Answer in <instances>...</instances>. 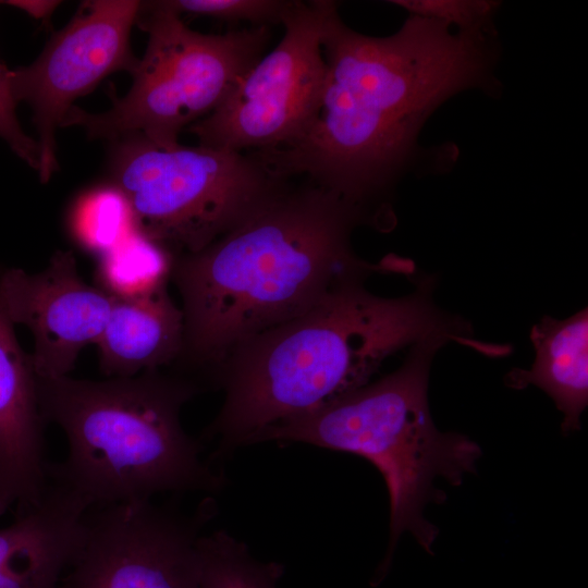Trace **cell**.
Masks as SVG:
<instances>
[{"label":"cell","instance_id":"15","mask_svg":"<svg viewBox=\"0 0 588 588\" xmlns=\"http://www.w3.org/2000/svg\"><path fill=\"white\" fill-rule=\"evenodd\" d=\"M536 357L530 369L511 370L504 378L510 388L532 384L543 390L564 418L563 433L580 429L588 404V310L565 319L544 316L530 330Z\"/></svg>","mask_w":588,"mask_h":588},{"label":"cell","instance_id":"16","mask_svg":"<svg viewBox=\"0 0 588 588\" xmlns=\"http://www.w3.org/2000/svg\"><path fill=\"white\" fill-rule=\"evenodd\" d=\"M173 256L136 230L100 256L98 274L114 297H136L168 282Z\"/></svg>","mask_w":588,"mask_h":588},{"label":"cell","instance_id":"9","mask_svg":"<svg viewBox=\"0 0 588 588\" xmlns=\"http://www.w3.org/2000/svg\"><path fill=\"white\" fill-rule=\"evenodd\" d=\"M212 510L188 516L151 500L88 510L61 588H200L198 542Z\"/></svg>","mask_w":588,"mask_h":588},{"label":"cell","instance_id":"11","mask_svg":"<svg viewBox=\"0 0 588 588\" xmlns=\"http://www.w3.org/2000/svg\"><path fill=\"white\" fill-rule=\"evenodd\" d=\"M0 297L12 323L33 333L38 378L69 376L81 351L97 343L113 303L111 294L81 278L74 255L65 250L56 252L40 272H0Z\"/></svg>","mask_w":588,"mask_h":588},{"label":"cell","instance_id":"12","mask_svg":"<svg viewBox=\"0 0 588 588\" xmlns=\"http://www.w3.org/2000/svg\"><path fill=\"white\" fill-rule=\"evenodd\" d=\"M45 425L32 355L21 347L0 297V516L36 505L48 489Z\"/></svg>","mask_w":588,"mask_h":588},{"label":"cell","instance_id":"21","mask_svg":"<svg viewBox=\"0 0 588 588\" xmlns=\"http://www.w3.org/2000/svg\"><path fill=\"white\" fill-rule=\"evenodd\" d=\"M10 72L0 61V138L20 159L37 171L38 145L36 139L24 132L17 120V102L12 94Z\"/></svg>","mask_w":588,"mask_h":588},{"label":"cell","instance_id":"3","mask_svg":"<svg viewBox=\"0 0 588 588\" xmlns=\"http://www.w3.org/2000/svg\"><path fill=\"white\" fill-rule=\"evenodd\" d=\"M429 280L400 297L344 284L302 315L237 344L220 363L223 405L207 430L217 455L278 422L318 411L369 382L397 351L441 336L483 354L489 344L444 314Z\"/></svg>","mask_w":588,"mask_h":588},{"label":"cell","instance_id":"2","mask_svg":"<svg viewBox=\"0 0 588 588\" xmlns=\"http://www.w3.org/2000/svg\"><path fill=\"white\" fill-rule=\"evenodd\" d=\"M366 213L306 181H285L205 248L175 256L183 301V354L219 366L241 342L291 320L338 287L376 272H405L403 259L370 264L351 246Z\"/></svg>","mask_w":588,"mask_h":588},{"label":"cell","instance_id":"5","mask_svg":"<svg viewBox=\"0 0 588 588\" xmlns=\"http://www.w3.org/2000/svg\"><path fill=\"white\" fill-rule=\"evenodd\" d=\"M449 342L434 336L412 345L393 372L318 411L272 425L254 441L313 444L359 455L376 466L389 491L391 534L379 579L405 531L432 554L439 530L424 517V509L429 502L445 501V493L433 481L440 477L461 486L466 474L476 471L482 454L475 441L441 432L431 418L430 366L438 350Z\"/></svg>","mask_w":588,"mask_h":588},{"label":"cell","instance_id":"19","mask_svg":"<svg viewBox=\"0 0 588 588\" xmlns=\"http://www.w3.org/2000/svg\"><path fill=\"white\" fill-rule=\"evenodd\" d=\"M390 3L463 33H493V17L501 2L494 0H392Z\"/></svg>","mask_w":588,"mask_h":588},{"label":"cell","instance_id":"6","mask_svg":"<svg viewBox=\"0 0 588 588\" xmlns=\"http://www.w3.org/2000/svg\"><path fill=\"white\" fill-rule=\"evenodd\" d=\"M136 22L148 44L126 95L113 97L100 113L73 106L62 127L77 126L89 138L110 142L140 135L161 146L176 145L180 133L212 112L262 57L270 38L268 26L221 35L196 32L166 1L142 2Z\"/></svg>","mask_w":588,"mask_h":588},{"label":"cell","instance_id":"22","mask_svg":"<svg viewBox=\"0 0 588 588\" xmlns=\"http://www.w3.org/2000/svg\"><path fill=\"white\" fill-rule=\"evenodd\" d=\"M4 3L23 10L36 20H48L61 2L54 0H13Z\"/></svg>","mask_w":588,"mask_h":588},{"label":"cell","instance_id":"1","mask_svg":"<svg viewBox=\"0 0 588 588\" xmlns=\"http://www.w3.org/2000/svg\"><path fill=\"white\" fill-rule=\"evenodd\" d=\"M494 35L409 15L394 34L368 36L350 28L335 4L307 125L291 143L254 154L275 177H304L366 212L408 167L438 107L468 89L497 90Z\"/></svg>","mask_w":588,"mask_h":588},{"label":"cell","instance_id":"14","mask_svg":"<svg viewBox=\"0 0 588 588\" xmlns=\"http://www.w3.org/2000/svg\"><path fill=\"white\" fill-rule=\"evenodd\" d=\"M96 345L105 376L133 377L172 363L184 348V316L167 283L136 297H114Z\"/></svg>","mask_w":588,"mask_h":588},{"label":"cell","instance_id":"17","mask_svg":"<svg viewBox=\"0 0 588 588\" xmlns=\"http://www.w3.org/2000/svg\"><path fill=\"white\" fill-rule=\"evenodd\" d=\"M200 588H277L284 567L261 562L223 530L203 535L198 542Z\"/></svg>","mask_w":588,"mask_h":588},{"label":"cell","instance_id":"7","mask_svg":"<svg viewBox=\"0 0 588 588\" xmlns=\"http://www.w3.org/2000/svg\"><path fill=\"white\" fill-rule=\"evenodd\" d=\"M111 144V185L126 198L135 230L173 258L208 246L285 181L253 152L161 146L140 135Z\"/></svg>","mask_w":588,"mask_h":588},{"label":"cell","instance_id":"10","mask_svg":"<svg viewBox=\"0 0 588 588\" xmlns=\"http://www.w3.org/2000/svg\"><path fill=\"white\" fill-rule=\"evenodd\" d=\"M140 1H85L54 33L29 65L11 70L12 94L33 111L38 139V176L48 182L58 169L57 131L78 97L114 72L133 74L138 59L130 36Z\"/></svg>","mask_w":588,"mask_h":588},{"label":"cell","instance_id":"20","mask_svg":"<svg viewBox=\"0 0 588 588\" xmlns=\"http://www.w3.org/2000/svg\"><path fill=\"white\" fill-rule=\"evenodd\" d=\"M179 15L209 16L222 21H248L256 26L280 23L292 1L284 0H168Z\"/></svg>","mask_w":588,"mask_h":588},{"label":"cell","instance_id":"13","mask_svg":"<svg viewBox=\"0 0 588 588\" xmlns=\"http://www.w3.org/2000/svg\"><path fill=\"white\" fill-rule=\"evenodd\" d=\"M88 506L49 482L39 503L0 528V588H61L84 532Z\"/></svg>","mask_w":588,"mask_h":588},{"label":"cell","instance_id":"8","mask_svg":"<svg viewBox=\"0 0 588 588\" xmlns=\"http://www.w3.org/2000/svg\"><path fill=\"white\" fill-rule=\"evenodd\" d=\"M336 3L292 1L279 44L234 84L208 115L188 127L198 145L265 151L294 140L307 125L322 87V36Z\"/></svg>","mask_w":588,"mask_h":588},{"label":"cell","instance_id":"18","mask_svg":"<svg viewBox=\"0 0 588 588\" xmlns=\"http://www.w3.org/2000/svg\"><path fill=\"white\" fill-rule=\"evenodd\" d=\"M72 230L85 248L101 256L135 228L126 198L109 185L94 188L78 199L72 213Z\"/></svg>","mask_w":588,"mask_h":588},{"label":"cell","instance_id":"4","mask_svg":"<svg viewBox=\"0 0 588 588\" xmlns=\"http://www.w3.org/2000/svg\"><path fill=\"white\" fill-rule=\"evenodd\" d=\"M197 391L158 370L100 381L37 377L42 418L68 440L65 458L48 464L49 482L89 510L161 492L220 490L223 476L181 424L182 407Z\"/></svg>","mask_w":588,"mask_h":588}]
</instances>
